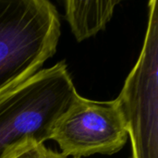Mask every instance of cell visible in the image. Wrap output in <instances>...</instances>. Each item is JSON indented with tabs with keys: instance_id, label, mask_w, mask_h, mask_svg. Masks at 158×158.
<instances>
[{
	"instance_id": "6da1fadb",
	"label": "cell",
	"mask_w": 158,
	"mask_h": 158,
	"mask_svg": "<svg viewBox=\"0 0 158 158\" xmlns=\"http://www.w3.org/2000/svg\"><path fill=\"white\" fill-rule=\"evenodd\" d=\"M79 94L65 61L43 69L0 94V158H16L51 140Z\"/></svg>"
},
{
	"instance_id": "7a4b0ae2",
	"label": "cell",
	"mask_w": 158,
	"mask_h": 158,
	"mask_svg": "<svg viewBox=\"0 0 158 158\" xmlns=\"http://www.w3.org/2000/svg\"><path fill=\"white\" fill-rule=\"evenodd\" d=\"M60 19L48 0H0V94L41 70L56 51Z\"/></svg>"
},
{
	"instance_id": "3957f363",
	"label": "cell",
	"mask_w": 158,
	"mask_h": 158,
	"mask_svg": "<svg viewBox=\"0 0 158 158\" xmlns=\"http://www.w3.org/2000/svg\"><path fill=\"white\" fill-rule=\"evenodd\" d=\"M131 142V158H158V2L148 3L139 58L117 98Z\"/></svg>"
},
{
	"instance_id": "277c9868",
	"label": "cell",
	"mask_w": 158,
	"mask_h": 158,
	"mask_svg": "<svg viewBox=\"0 0 158 158\" xmlns=\"http://www.w3.org/2000/svg\"><path fill=\"white\" fill-rule=\"evenodd\" d=\"M124 116L117 99L99 102L79 94L55 127L51 140L65 156H110L120 151L128 141Z\"/></svg>"
},
{
	"instance_id": "5b68a950",
	"label": "cell",
	"mask_w": 158,
	"mask_h": 158,
	"mask_svg": "<svg viewBox=\"0 0 158 158\" xmlns=\"http://www.w3.org/2000/svg\"><path fill=\"white\" fill-rule=\"evenodd\" d=\"M119 3L118 0L65 1V18L76 40L84 41L103 31Z\"/></svg>"
},
{
	"instance_id": "8992f818",
	"label": "cell",
	"mask_w": 158,
	"mask_h": 158,
	"mask_svg": "<svg viewBox=\"0 0 158 158\" xmlns=\"http://www.w3.org/2000/svg\"><path fill=\"white\" fill-rule=\"evenodd\" d=\"M16 158H68L61 153L51 150L43 144L31 146L22 153H20Z\"/></svg>"
}]
</instances>
